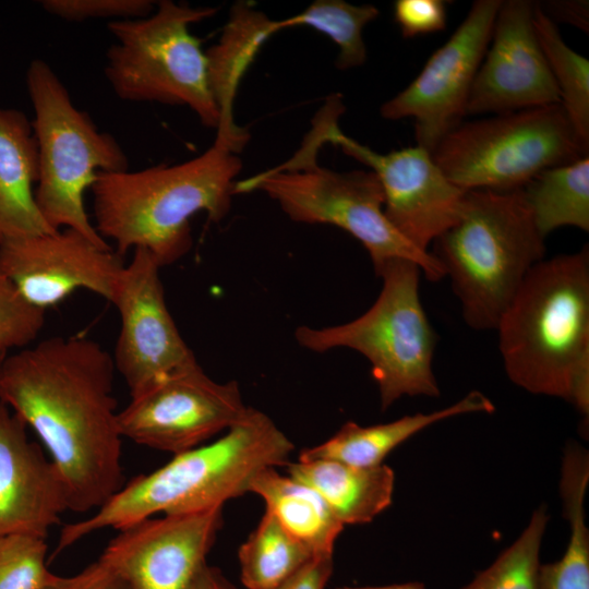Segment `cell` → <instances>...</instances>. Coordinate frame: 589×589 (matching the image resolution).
<instances>
[{"instance_id": "d590c367", "label": "cell", "mask_w": 589, "mask_h": 589, "mask_svg": "<svg viewBox=\"0 0 589 589\" xmlns=\"http://www.w3.org/2000/svg\"><path fill=\"white\" fill-rule=\"evenodd\" d=\"M190 589H239L235 586L220 569L207 565L197 573Z\"/></svg>"}, {"instance_id": "e0dca14e", "label": "cell", "mask_w": 589, "mask_h": 589, "mask_svg": "<svg viewBox=\"0 0 589 589\" xmlns=\"http://www.w3.org/2000/svg\"><path fill=\"white\" fill-rule=\"evenodd\" d=\"M534 4L502 1L466 115H501L561 103L536 34Z\"/></svg>"}, {"instance_id": "9a60e30c", "label": "cell", "mask_w": 589, "mask_h": 589, "mask_svg": "<svg viewBox=\"0 0 589 589\" xmlns=\"http://www.w3.org/2000/svg\"><path fill=\"white\" fill-rule=\"evenodd\" d=\"M221 512L139 520L119 529L98 560L131 589H190L221 528Z\"/></svg>"}, {"instance_id": "1f68e13d", "label": "cell", "mask_w": 589, "mask_h": 589, "mask_svg": "<svg viewBox=\"0 0 589 589\" xmlns=\"http://www.w3.org/2000/svg\"><path fill=\"white\" fill-rule=\"evenodd\" d=\"M394 19L405 38L441 32L447 23V4L443 0H397Z\"/></svg>"}, {"instance_id": "7402d4cb", "label": "cell", "mask_w": 589, "mask_h": 589, "mask_svg": "<svg viewBox=\"0 0 589 589\" xmlns=\"http://www.w3.org/2000/svg\"><path fill=\"white\" fill-rule=\"evenodd\" d=\"M281 29L280 20L269 19L250 3L232 5L218 43L205 51L212 92L221 116L216 132L238 135L245 131L233 119L238 86L261 47Z\"/></svg>"}, {"instance_id": "836d02e7", "label": "cell", "mask_w": 589, "mask_h": 589, "mask_svg": "<svg viewBox=\"0 0 589 589\" xmlns=\"http://www.w3.org/2000/svg\"><path fill=\"white\" fill-rule=\"evenodd\" d=\"M333 568V556H313L272 589H325Z\"/></svg>"}, {"instance_id": "4dcf8cb0", "label": "cell", "mask_w": 589, "mask_h": 589, "mask_svg": "<svg viewBox=\"0 0 589 589\" xmlns=\"http://www.w3.org/2000/svg\"><path fill=\"white\" fill-rule=\"evenodd\" d=\"M45 12L68 22L97 19L111 21L141 19L149 15L156 7L152 0H43Z\"/></svg>"}, {"instance_id": "83f0119b", "label": "cell", "mask_w": 589, "mask_h": 589, "mask_svg": "<svg viewBox=\"0 0 589 589\" xmlns=\"http://www.w3.org/2000/svg\"><path fill=\"white\" fill-rule=\"evenodd\" d=\"M548 515L539 507L517 540L461 589H538L540 548Z\"/></svg>"}, {"instance_id": "8fae6325", "label": "cell", "mask_w": 589, "mask_h": 589, "mask_svg": "<svg viewBox=\"0 0 589 589\" xmlns=\"http://www.w3.org/2000/svg\"><path fill=\"white\" fill-rule=\"evenodd\" d=\"M344 105L329 99L314 121L312 141L332 143L372 170L383 188L384 213L413 247L430 252L432 244L458 220L466 191L435 164L432 153L416 145L380 154L344 134L338 119Z\"/></svg>"}, {"instance_id": "5b68a950", "label": "cell", "mask_w": 589, "mask_h": 589, "mask_svg": "<svg viewBox=\"0 0 589 589\" xmlns=\"http://www.w3.org/2000/svg\"><path fill=\"white\" fill-rule=\"evenodd\" d=\"M544 239L521 190L466 191L458 220L430 252L449 277L469 327L495 329L527 274L544 259Z\"/></svg>"}, {"instance_id": "6da1fadb", "label": "cell", "mask_w": 589, "mask_h": 589, "mask_svg": "<svg viewBox=\"0 0 589 589\" xmlns=\"http://www.w3.org/2000/svg\"><path fill=\"white\" fill-rule=\"evenodd\" d=\"M112 354L84 336H53L8 354L0 401L59 470L69 510H97L124 484Z\"/></svg>"}, {"instance_id": "d6986e66", "label": "cell", "mask_w": 589, "mask_h": 589, "mask_svg": "<svg viewBox=\"0 0 589 589\" xmlns=\"http://www.w3.org/2000/svg\"><path fill=\"white\" fill-rule=\"evenodd\" d=\"M38 152L32 120L16 108L0 107V244L50 233L36 201Z\"/></svg>"}, {"instance_id": "484cf974", "label": "cell", "mask_w": 589, "mask_h": 589, "mask_svg": "<svg viewBox=\"0 0 589 589\" xmlns=\"http://www.w3.org/2000/svg\"><path fill=\"white\" fill-rule=\"evenodd\" d=\"M238 557L240 579L247 589H272L313 556L265 512L240 546Z\"/></svg>"}, {"instance_id": "7a4b0ae2", "label": "cell", "mask_w": 589, "mask_h": 589, "mask_svg": "<svg viewBox=\"0 0 589 589\" xmlns=\"http://www.w3.org/2000/svg\"><path fill=\"white\" fill-rule=\"evenodd\" d=\"M247 142L216 133L204 153L187 161L99 172L89 190L96 231L121 256L142 249L160 267L179 261L192 247L195 214L215 223L227 216Z\"/></svg>"}, {"instance_id": "4fadbf2b", "label": "cell", "mask_w": 589, "mask_h": 589, "mask_svg": "<svg viewBox=\"0 0 589 589\" xmlns=\"http://www.w3.org/2000/svg\"><path fill=\"white\" fill-rule=\"evenodd\" d=\"M501 0H477L417 77L381 107L387 120L412 118L417 145L430 153L462 123L471 86L488 49Z\"/></svg>"}, {"instance_id": "ac0fdd59", "label": "cell", "mask_w": 589, "mask_h": 589, "mask_svg": "<svg viewBox=\"0 0 589 589\" xmlns=\"http://www.w3.org/2000/svg\"><path fill=\"white\" fill-rule=\"evenodd\" d=\"M69 510L62 477L27 426L0 401V536L47 538Z\"/></svg>"}, {"instance_id": "277c9868", "label": "cell", "mask_w": 589, "mask_h": 589, "mask_svg": "<svg viewBox=\"0 0 589 589\" xmlns=\"http://www.w3.org/2000/svg\"><path fill=\"white\" fill-rule=\"evenodd\" d=\"M509 380L589 414V249L543 259L495 327Z\"/></svg>"}, {"instance_id": "8992f818", "label": "cell", "mask_w": 589, "mask_h": 589, "mask_svg": "<svg viewBox=\"0 0 589 589\" xmlns=\"http://www.w3.org/2000/svg\"><path fill=\"white\" fill-rule=\"evenodd\" d=\"M25 82L38 152L35 201L43 218L53 230L72 229L99 245L110 247L92 224L84 200L99 172L129 170L125 152L72 103L47 62L32 60Z\"/></svg>"}, {"instance_id": "2e32d148", "label": "cell", "mask_w": 589, "mask_h": 589, "mask_svg": "<svg viewBox=\"0 0 589 589\" xmlns=\"http://www.w3.org/2000/svg\"><path fill=\"white\" fill-rule=\"evenodd\" d=\"M122 256L72 229L0 244V268L21 296L46 311L79 289L110 301Z\"/></svg>"}, {"instance_id": "ffe728a7", "label": "cell", "mask_w": 589, "mask_h": 589, "mask_svg": "<svg viewBox=\"0 0 589 589\" xmlns=\"http://www.w3.org/2000/svg\"><path fill=\"white\" fill-rule=\"evenodd\" d=\"M290 477L312 488L345 525L372 521L393 501L395 473L387 465L357 467L326 459L288 464Z\"/></svg>"}, {"instance_id": "cb8c5ba5", "label": "cell", "mask_w": 589, "mask_h": 589, "mask_svg": "<svg viewBox=\"0 0 589 589\" xmlns=\"http://www.w3.org/2000/svg\"><path fill=\"white\" fill-rule=\"evenodd\" d=\"M521 191L543 238L565 226L589 231L588 155L540 172Z\"/></svg>"}, {"instance_id": "d4e9b609", "label": "cell", "mask_w": 589, "mask_h": 589, "mask_svg": "<svg viewBox=\"0 0 589 589\" xmlns=\"http://www.w3.org/2000/svg\"><path fill=\"white\" fill-rule=\"evenodd\" d=\"M533 25L540 47L580 144L589 148V61L562 38L555 22L534 4Z\"/></svg>"}, {"instance_id": "d6a6232c", "label": "cell", "mask_w": 589, "mask_h": 589, "mask_svg": "<svg viewBox=\"0 0 589 589\" xmlns=\"http://www.w3.org/2000/svg\"><path fill=\"white\" fill-rule=\"evenodd\" d=\"M46 589H131V587L112 568L97 560L79 574L60 576Z\"/></svg>"}, {"instance_id": "f1b7e54d", "label": "cell", "mask_w": 589, "mask_h": 589, "mask_svg": "<svg viewBox=\"0 0 589 589\" xmlns=\"http://www.w3.org/2000/svg\"><path fill=\"white\" fill-rule=\"evenodd\" d=\"M47 538L0 536V589H46L60 576L47 566Z\"/></svg>"}, {"instance_id": "3957f363", "label": "cell", "mask_w": 589, "mask_h": 589, "mask_svg": "<svg viewBox=\"0 0 589 589\" xmlns=\"http://www.w3.org/2000/svg\"><path fill=\"white\" fill-rule=\"evenodd\" d=\"M293 448L266 413L247 407L213 443L173 455L163 467L125 483L92 516L64 525L52 556L98 530H119L156 514L223 507L249 492L261 470L286 465Z\"/></svg>"}, {"instance_id": "ba28073f", "label": "cell", "mask_w": 589, "mask_h": 589, "mask_svg": "<svg viewBox=\"0 0 589 589\" xmlns=\"http://www.w3.org/2000/svg\"><path fill=\"white\" fill-rule=\"evenodd\" d=\"M212 7L161 0L141 19L110 21L116 38L107 50L105 76L124 101L189 107L206 128L217 130L220 111L214 98L206 52L190 32L216 14Z\"/></svg>"}, {"instance_id": "52a82bcc", "label": "cell", "mask_w": 589, "mask_h": 589, "mask_svg": "<svg viewBox=\"0 0 589 589\" xmlns=\"http://www.w3.org/2000/svg\"><path fill=\"white\" fill-rule=\"evenodd\" d=\"M421 273L414 262L388 261L375 271L383 286L362 315L339 325H302L294 330L297 342L310 351L348 348L365 357L383 410L402 396L440 395L432 370L437 335L421 303Z\"/></svg>"}, {"instance_id": "44dd1931", "label": "cell", "mask_w": 589, "mask_h": 589, "mask_svg": "<svg viewBox=\"0 0 589 589\" xmlns=\"http://www.w3.org/2000/svg\"><path fill=\"white\" fill-rule=\"evenodd\" d=\"M494 405L478 390L437 411L405 416L387 423L362 426L348 421L325 442L306 448L300 459H326L357 467H374L405 441L438 421L470 412H492Z\"/></svg>"}, {"instance_id": "f546056e", "label": "cell", "mask_w": 589, "mask_h": 589, "mask_svg": "<svg viewBox=\"0 0 589 589\" xmlns=\"http://www.w3.org/2000/svg\"><path fill=\"white\" fill-rule=\"evenodd\" d=\"M45 312L28 303L0 268V349H23L37 338Z\"/></svg>"}, {"instance_id": "9c48e42d", "label": "cell", "mask_w": 589, "mask_h": 589, "mask_svg": "<svg viewBox=\"0 0 589 589\" xmlns=\"http://www.w3.org/2000/svg\"><path fill=\"white\" fill-rule=\"evenodd\" d=\"M587 155L560 104L460 123L432 152L462 190L501 192L521 190L540 172Z\"/></svg>"}, {"instance_id": "8d00e7d4", "label": "cell", "mask_w": 589, "mask_h": 589, "mask_svg": "<svg viewBox=\"0 0 589 589\" xmlns=\"http://www.w3.org/2000/svg\"><path fill=\"white\" fill-rule=\"evenodd\" d=\"M336 589H426L422 582H405L393 584L385 586H366V587H339Z\"/></svg>"}, {"instance_id": "e575fe53", "label": "cell", "mask_w": 589, "mask_h": 589, "mask_svg": "<svg viewBox=\"0 0 589 589\" xmlns=\"http://www.w3.org/2000/svg\"><path fill=\"white\" fill-rule=\"evenodd\" d=\"M540 7L553 22L561 21L588 32L587 1H549L548 4H540Z\"/></svg>"}, {"instance_id": "5bb4252c", "label": "cell", "mask_w": 589, "mask_h": 589, "mask_svg": "<svg viewBox=\"0 0 589 589\" xmlns=\"http://www.w3.org/2000/svg\"><path fill=\"white\" fill-rule=\"evenodd\" d=\"M160 268L147 251L134 250L117 277L109 301L121 320L113 364L130 394L196 361L168 310Z\"/></svg>"}, {"instance_id": "30bf717a", "label": "cell", "mask_w": 589, "mask_h": 589, "mask_svg": "<svg viewBox=\"0 0 589 589\" xmlns=\"http://www.w3.org/2000/svg\"><path fill=\"white\" fill-rule=\"evenodd\" d=\"M254 190L276 201L293 221L332 225L350 233L368 251L374 272L402 259L418 264L432 281L445 277L431 252L413 247L387 219L383 188L372 170L340 172L320 167L314 159L237 181L235 194Z\"/></svg>"}, {"instance_id": "4316f807", "label": "cell", "mask_w": 589, "mask_h": 589, "mask_svg": "<svg viewBox=\"0 0 589 589\" xmlns=\"http://www.w3.org/2000/svg\"><path fill=\"white\" fill-rule=\"evenodd\" d=\"M380 14L372 4H351L341 0H317L302 12L280 20L283 28L309 26L326 35L338 47L336 67L348 70L366 60L363 28Z\"/></svg>"}, {"instance_id": "603a6c76", "label": "cell", "mask_w": 589, "mask_h": 589, "mask_svg": "<svg viewBox=\"0 0 589 589\" xmlns=\"http://www.w3.org/2000/svg\"><path fill=\"white\" fill-rule=\"evenodd\" d=\"M249 492L264 501L266 512L312 556H333L344 525L312 488L267 467L254 477Z\"/></svg>"}, {"instance_id": "74e56055", "label": "cell", "mask_w": 589, "mask_h": 589, "mask_svg": "<svg viewBox=\"0 0 589 589\" xmlns=\"http://www.w3.org/2000/svg\"><path fill=\"white\" fill-rule=\"evenodd\" d=\"M8 353L9 352H7L5 350L0 349V370H1L2 363L5 360Z\"/></svg>"}, {"instance_id": "7c38bea8", "label": "cell", "mask_w": 589, "mask_h": 589, "mask_svg": "<svg viewBox=\"0 0 589 589\" xmlns=\"http://www.w3.org/2000/svg\"><path fill=\"white\" fill-rule=\"evenodd\" d=\"M247 407L236 381L216 382L195 361L131 393L118 422L122 437L177 455L227 431Z\"/></svg>"}]
</instances>
